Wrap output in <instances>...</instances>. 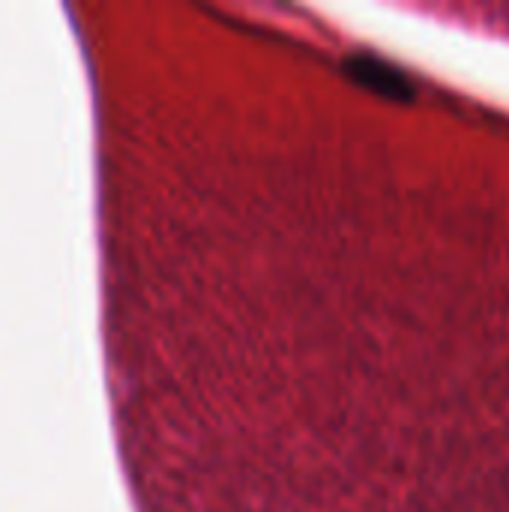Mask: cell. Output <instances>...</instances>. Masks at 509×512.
Wrapping results in <instances>:
<instances>
[{
	"label": "cell",
	"mask_w": 509,
	"mask_h": 512,
	"mask_svg": "<svg viewBox=\"0 0 509 512\" xmlns=\"http://www.w3.org/2000/svg\"><path fill=\"white\" fill-rule=\"evenodd\" d=\"M270 512H509V192L405 210L312 315Z\"/></svg>",
	"instance_id": "6da1fadb"
}]
</instances>
